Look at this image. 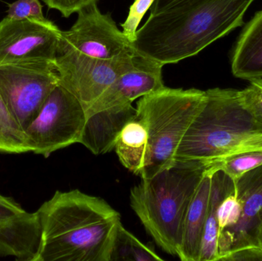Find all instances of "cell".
Here are the masks:
<instances>
[{
    "mask_svg": "<svg viewBox=\"0 0 262 261\" xmlns=\"http://www.w3.org/2000/svg\"><path fill=\"white\" fill-rule=\"evenodd\" d=\"M261 165L262 149H255L234 153L212 162L211 170H220L235 182L245 173Z\"/></svg>",
    "mask_w": 262,
    "mask_h": 261,
    "instance_id": "cell-21",
    "label": "cell"
},
{
    "mask_svg": "<svg viewBox=\"0 0 262 261\" xmlns=\"http://www.w3.org/2000/svg\"><path fill=\"white\" fill-rule=\"evenodd\" d=\"M205 99L206 90L166 86L139 98L137 120L148 136L147 156L141 179L152 177L173 163L177 149Z\"/></svg>",
    "mask_w": 262,
    "mask_h": 261,
    "instance_id": "cell-5",
    "label": "cell"
},
{
    "mask_svg": "<svg viewBox=\"0 0 262 261\" xmlns=\"http://www.w3.org/2000/svg\"><path fill=\"white\" fill-rule=\"evenodd\" d=\"M137 120L132 104L117 106L87 116L79 144L93 154L102 155L115 150L119 135L126 125Z\"/></svg>",
    "mask_w": 262,
    "mask_h": 261,
    "instance_id": "cell-14",
    "label": "cell"
},
{
    "mask_svg": "<svg viewBox=\"0 0 262 261\" xmlns=\"http://www.w3.org/2000/svg\"><path fill=\"white\" fill-rule=\"evenodd\" d=\"M61 32L48 19H14L6 16L0 21V65L55 62Z\"/></svg>",
    "mask_w": 262,
    "mask_h": 261,
    "instance_id": "cell-10",
    "label": "cell"
},
{
    "mask_svg": "<svg viewBox=\"0 0 262 261\" xmlns=\"http://www.w3.org/2000/svg\"><path fill=\"white\" fill-rule=\"evenodd\" d=\"M7 12V17L14 19L47 20L38 0H17L9 5Z\"/></svg>",
    "mask_w": 262,
    "mask_h": 261,
    "instance_id": "cell-25",
    "label": "cell"
},
{
    "mask_svg": "<svg viewBox=\"0 0 262 261\" xmlns=\"http://www.w3.org/2000/svg\"><path fill=\"white\" fill-rule=\"evenodd\" d=\"M239 97L251 116L262 125V78L249 81L246 88L239 90Z\"/></svg>",
    "mask_w": 262,
    "mask_h": 261,
    "instance_id": "cell-22",
    "label": "cell"
},
{
    "mask_svg": "<svg viewBox=\"0 0 262 261\" xmlns=\"http://www.w3.org/2000/svg\"><path fill=\"white\" fill-rule=\"evenodd\" d=\"M221 260H262V250L260 247H247L229 253Z\"/></svg>",
    "mask_w": 262,
    "mask_h": 261,
    "instance_id": "cell-27",
    "label": "cell"
},
{
    "mask_svg": "<svg viewBox=\"0 0 262 261\" xmlns=\"http://www.w3.org/2000/svg\"><path fill=\"white\" fill-rule=\"evenodd\" d=\"M254 1L176 0L149 15L133 47L163 65L177 64L243 26Z\"/></svg>",
    "mask_w": 262,
    "mask_h": 261,
    "instance_id": "cell-1",
    "label": "cell"
},
{
    "mask_svg": "<svg viewBox=\"0 0 262 261\" xmlns=\"http://www.w3.org/2000/svg\"><path fill=\"white\" fill-rule=\"evenodd\" d=\"M163 66L137 52L134 65L109 86L86 110V116L111 107L132 104L134 100L164 87Z\"/></svg>",
    "mask_w": 262,
    "mask_h": 261,
    "instance_id": "cell-13",
    "label": "cell"
},
{
    "mask_svg": "<svg viewBox=\"0 0 262 261\" xmlns=\"http://www.w3.org/2000/svg\"><path fill=\"white\" fill-rule=\"evenodd\" d=\"M262 149V125L242 104L239 90H206L201 110L183 136L177 159L215 162L246 150Z\"/></svg>",
    "mask_w": 262,
    "mask_h": 261,
    "instance_id": "cell-4",
    "label": "cell"
},
{
    "mask_svg": "<svg viewBox=\"0 0 262 261\" xmlns=\"http://www.w3.org/2000/svg\"><path fill=\"white\" fill-rule=\"evenodd\" d=\"M41 234L37 212H28L13 199L0 195V257L35 261Z\"/></svg>",
    "mask_w": 262,
    "mask_h": 261,
    "instance_id": "cell-12",
    "label": "cell"
},
{
    "mask_svg": "<svg viewBox=\"0 0 262 261\" xmlns=\"http://www.w3.org/2000/svg\"><path fill=\"white\" fill-rule=\"evenodd\" d=\"M155 0H135L129 9L127 19L121 25L123 33L131 43L134 42L137 36V30L140 21L145 14L150 9Z\"/></svg>",
    "mask_w": 262,
    "mask_h": 261,
    "instance_id": "cell-24",
    "label": "cell"
},
{
    "mask_svg": "<svg viewBox=\"0 0 262 261\" xmlns=\"http://www.w3.org/2000/svg\"><path fill=\"white\" fill-rule=\"evenodd\" d=\"M176 0H155L152 6L150 8V14L157 13L162 9L166 8V6L170 5L171 3L175 2Z\"/></svg>",
    "mask_w": 262,
    "mask_h": 261,
    "instance_id": "cell-28",
    "label": "cell"
},
{
    "mask_svg": "<svg viewBox=\"0 0 262 261\" xmlns=\"http://www.w3.org/2000/svg\"><path fill=\"white\" fill-rule=\"evenodd\" d=\"M212 162L177 159L130 190V207L165 252L179 257L185 219L192 198Z\"/></svg>",
    "mask_w": 262,
    "mask_h": 261,
    "instance_id": "cell-3",
    "label": "cell"
},
{
    "mask_svg": "<svg viewBox=\"0 0 262 261\" xmlns=\"http://www.w3.org/2000/svg\"><path fill=\"white\" fill-rule=\"evenodd\" d=\"M0 152L10 154L32 152L27 136L11 115L0 95Z\"/></svg>",
    "mask_w": 262,
    "mask_h": 261,
    "instance_id": "cell-20",
    "label": "cell"
},
{
    "mask_svg": "<svg viewBox=\"0 0 262 261\" xmlns=\"http://www.w3.org/2000/svg\"><path fill=\"white\" fill-rule=\"evenodd\" d=\"M36 212L41 234L35 261H110L121 215L104 199L57 191Z\"/></svg>",
    "mask_w": 262,
    "mask_h": 261,
    "instance_id": "cell-2",
    "label": "cell"
},
{
    "mask_svg": "<svg viewBox=\"0 0 262 261\" xmlns=\"http://www.w3.org/2000/svg\"><path fill=\"white\" fill-rule=\"evenodd\" d=\"M242 206L235 194V190L224 198L218 208V223L220 231L232 228L239 220ZM220 233V232H219Z\"/></svg>",
    "mask_w": 262,
    "mask_h": 261,
    "instance_id": "cell-23",
    "label": "cell"
},
{
    "mask_svg": "<svg viewBox=\"0 0 262 261\" xmlns=\"http://www.w3.org/2000/svg\"><path fill=\"white\" fill-rule=\"evenodd\" d=\"M235 183L242 206L239 220L232 228L219 233L218 260L232 251L259 247L258 233L262 223V165L245 173Z\"/></svg>",
    "mask_w": 262,
    "mask_h": 261,
    "instance_id": "cell-11",
    "label": "cell"
},
{
    "mask_svg": "<svg viewBox=\"0 0 262 261\" xmlns=\"http://www.w3.org/2000/svg\"><path fill=\"white\" fill-rule=\"evenodd\" d=\"M162 261L152 248L142 243L122 224L117 230L110 261Z\"/></svg>",
    "mask_w": 262,
    "mask_h": 261,
    "instance_id": "cell-19",
    "label": "cell"
},
{
    "mask_svg": "<svg viewBox=\"0 0 262 261\" xmlns=\"http://www.w3.org/2000/svg\"><path fill=\"white\" fill-rule=\"evenodd\" d=\"M230 61L235 78L249 81L262 78V9L245 25Z\"/></svg>",
    "mask_w": 262,
    "mask_h": 261,
    "instance_id": "cell-15",
    "label": "cell"
},
{
    "mask_svg": "<svg viewBox=\"0 0 262 261\" xmlns=\"http://www.w3.org/2000/svg\"><path fill=\"white\" fill-rule=\"evenodd\" d=\"M137 53L123 59L102 60L59 49L55 61L58 84L73 94L86 111L118 77L134 65Z\"/></svg>",
    "mask_w": 262,
    "mask_h": 261,
    "instance_id": "cell-8",
    "label": "cell"
},
{
    "mask_svg": "<svg viewBox=\"0 0 262 261\" xmlns=\"http://www.w3.org/2000/svg\"><path fill=\"white\" fill-rule=\"evenodd\" d=\"M49 9H56L64 18H69L73 13H78L81 9L98 3V0H43Z\"/></svg>",
    "mask_w": 262,
    "mask_h": 261,
    "instance_id": "cell-26",
    "label": "cell"
},
{
    "mask_svg": "<svg viewBox=\"0 0 262 261\" xmlns=\"http://www.w3.org/2000/svg\"><path fill=\"white\" fill-rule=\"evenodd\" d=\"M211 167L205 173L197 188L186 214L183 240L178 257L182 261H200L210 197Z\"/></svg>",
    "mask_w": 262,
    "mask_h": 261,
    "instance_id": "cell-16",
    "label": "cell"
},
{
    "mask_svg": "<svg viewBox=\"0 0 262 261\" xmlns=\"http://www.w3.org/2000/svg\"><path fill=\"white\" fill-rule=\"evenodd\" d=\"M86 119L79 101L58 84L25 130L32 153L48 158L58 150L79 144Z\"/></svg>",
    "mask_w": 262,
    "mask_h": 261,
    "instance_id": "cell-6",
    "label": "cell"
},
{
    "mask_svg": "<svg viewBox=\"0 0 262 261\" xmlns=\"http://www.w3.org/2000/svg\"><path fill=\"white\" fill-rule=\"evenodd\" d=\"M58 85L55 62L0 65V95L9 113L24 131Z\"/></svg>",
    "mask_w": 262,
    "mask_h": 261,
    "instance_id": "cell-7",
    "label": "cell"
},
{
    "mask_svg": "<svg viewBox=\"0 0 262 261\" xmlns=\"http://www.w3.org/2000/svg\"><path fill=\"white\" fill-rule=\"evenodd\" d=\"M115 150L125 168L136 176H141L147 156L148 136L140 121H131L124 127Z\"/></svg>",
    "mask_w": 262,
    "mask_h": 261,
    "instance_id": "cell-18",
    "label": "cell"
},
{
    "mask_svg": "<svg viewBox=\"0 0 262 261\" xmlns=\"http://www.w3.org/2000/svg\"><path fill=\"white\" fill-rule=\"evenodd\" d=\"M258 246L261 248L262 250V223L261 226H260L259 230H258Z\"/></svg>",
    "mask_w": 262,
    "mask_h": 261,
    "instance_id": "cell-29",
    "label": "cell"
},
{
    "mask_svg": "<svg viewBox=\"0 0 262 261\" xmlns=\"http://www.w3.org/2000/svg\"><path fill=\"white\" fill-rule=\"evenodd\" d=\"M235 191L233 181L220 170L212 171L210 197L202 242L200 261L218 260V208L223 199Z\"/></svg>",
    "mask_w": 262,
    "mask_h": 261,
    "instance_id": "cell-17",
    "label": "cell"
},
{
    "mask_svg": "<svg viewBox=\"0 0 262 261\" xmlns=\"http://www.w3.org/2000/svg\"><path fill=\"white\" fill-rule=\"evenodd\" d=\"M59 49L76 51L102 60L130 58L137 52L118 29L112 14L102 13L98 3L81 9L72 27L61 32Z\"/></svg>",
    "mask_w": 262,
    "mask_h": 261,
    "instance_id": "cell-9",
    "label": "cell"
}]
</instances>
